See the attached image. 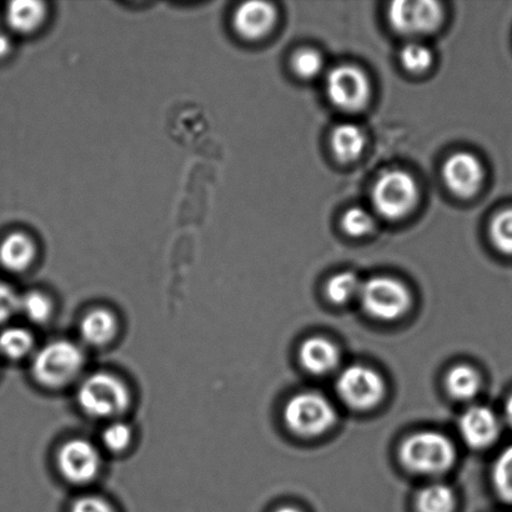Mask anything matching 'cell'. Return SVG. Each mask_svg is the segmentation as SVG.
<instances>
[{"instance_id":"obj_1","label":"cell","mask_w":512,"mask_h":512,"mask_svg":"<svg viewBox=\"0 0 512 512\" xmlns=\"http://www.w3.org/2000/svg\"><path fill=\"white\" fill-rule=\"evenodd\" d=\"M132 390L123 379L107 371L87 376L77 391L79 408L89 418L118 420L132 405Z\"/></svg>"},{"instance_id":"obj_2","label":"cell","mask_w":512,"mask_h":512,"mask_svg":"<svg viewBox=\"0 0 512 512\" xmlns=\"http://www.w3.org/2000/svg\"><path fill=\"white\" fill-rule=\"evenodd\" d=\"M85 354L82 346L74 341H50L34 354L32 375L45 389L59 390L73 384L82 374Z\"/></svg>"},{"instance_id":"obj_3","label":"cell","mask_w":512,"mask_h":512,"mask_svg":"<svg viewBox=\"0 0 512 512\" xmlns=\"http://www.w3.org/2000/svg\"><path fill=\"white\" fill-rule=\"evenodd\" d=\"M455 459L454 444L438 431L415 433L400 448L401 463L416 474H444L454 465Z\"/></svg>"},{"instance_id":"obj_4","label":"cell","mask_w":512,"mask_h":512,"mask_svg":"<svg viewBox=\"0 0 512 512\" xmlns=\"http://www.w3.org/2000/svg\"><path fill=\"white\" fill-rule=\"evenodd\" d=\"M285 424L296 435L314 438L336 423V411L328 398L315 391L293 396L284 409Z\"/></svg>"},{"instance_id":"obj_5","label":"cell","mask_w":512,"mask_h":512,"mask_svg":"<svg viewBox=\"0 0 512 512\" xmlns=\"http://www.w3.org/2000/svg\"><path fill=\"white\" fill-rule=\"evenodd\" d=\"M418 200V184L404 170H386L374 184V208L376 213L386 219L396 220L406 217L418 204Z\"/></svg>"},{"instance_id":"obj_6","label":"cell","mask_w":512,"mask_h":512,"mask_svg":"<svg viewBox=\"0 0 512 512\" xmlns=\"http://www.w3.org/2000/svg\"><path fill=\"white\" fill-rule=\"evenodd\" d=\"M359 296L366 313L384 321L401 318L411 305L408 288L388 276H378L363 283Z\"/></svg>"},{"instance_id":"obj_7","label":"cell","mask_w":512,"mask_h":512,"mask_svg":"<svg viewBox=\"0 0 512 512\" xmlns=\"http://www.w3.org/2000/svg\"><path fill=\"white\" fill-rule=\"evenodd\" d=\"M57 468L69 484L88 485L102 471V453L92 441L83 438L70 439L58 450Z\"/></svg>"},{"instance_id":"obj_8","label":"cell","mask_w":512,"mask_h":512,"mask_svg":"<svg viewBox=\"0 0 512 512\" xmlns=\"http://www.w3.org/2000/svg\"><path fill=\"white\" fill-rule=\"evenodd\" d=\"M336 391L349 408L369 410L383 400L385 383L379 373L363 365H351L340 374Z\"/></svg>"},{"instance_id":"obj_9","label":"cell","mask_w":512,"mask_h":512,"mask_svg":"<svg viewBox=\"0 0 512 512\" xmlns=\"http://www.w3.org/2000/svg\"><path fill=\"white\" fill-rule=\"evenodd\" d=\"M388 17L400 34L425 35L440 27L443 9L433 0H399L390 5Z\"/></svg>"},{"instance_id":"obj_10","label":"cell","mask_w":512,"mask_h":512,"mask_svg":"<svg viewBox=\"0 0 512 512\" xmlns=\"http://www.w3.org/2000/svg\"><path fill=\"white\" fill-rule=\"evenodd\" d=\"M326 92L331 103L345 112H359L370 99L368 77L351 65L334 68L326 78Z\"/></svg>"},{"instance_id":"obj_11","label":"cell","mask_w":512,"mask_h":512,"mask_svg":"<svg viewBox=\"0 0 512 512\" xmlns=\"http://www.w3.org/2000/svg\"><path fill=\"white\" fill-rule=\"evenodd\" d=\"M443 177L450 192L460 198H470L479 192L483 184L484 169L475 155L460 152L446 160Z\"/></svg>"},{"instance_id":"obj_12","label":"cell","mask_w":512,"mask_h":512,"mask_svg":"<svg viewBox=\"0 0 512 512\" xmlns=\"http://www.w3.org/2000/svg\"><path fill=\"white\" fill-rule=\"evenodd\" d=\"M460 434L470 448L485 449L493 445L500 434V421L486 406H471L460 419Z\"/></svg>"},{"instance_id":"obj_13","label":"cell","mask_w":512,"mask_h":512,"mask_svg":"<svg viewBox=\"0 0 512 512\" xmlns=\"http://www.w3.org/2000/svg\"><path fill=\"white\" fill-rule=\"evenodd\" d=\"M276 10L270 3L247 2L239 5L233 15V27L240 37L247 40L264 38L273 29Z\"/></svg>"},{"instance_id":"obj_14","label":"cell","mask_w":512,"mask_h":512,"mask_svg":"<svg viewBox=\"0 0 512 512\" xmlns=\"http://www.w3.org/2000/svg\"><path fill=\"white\" fill-rule=\"evenodd\" d=\"M80 338L92 348H104L113 343L119 333V320L112 310L95 308L80 320Z\"/></svg>"},{"instance_id":"obj_15","label":"cell","mask_w":512,"mask_h":512,"mask_svg":"<svg viewBox=\"0 0 512 512\" xmlns=\"http://www.w3.org/2000/svg\"><path fill=\"white\" fill-rule=\"evenodd\" d=\"M300 363L314 375H325L336 369L340 363L339 349L325 338H310L300 348Z\"/></svg>"},{"instance_id":"obj_16","label":"cell","mask_w":512,"mask_h":512,"mask_svg":"<svg viewBox=\"0 0 512 512\" xmlns=\"http://www.w3.org/2000/svg\"><path fill=\"white\" fill-rule=\"evenodd\" d=\"M37 256V245L25 233L9 234L0 244V264L12 273H22L32 266Z\"/></svg>"},{"instance_id":"obj_17","label":"cell","mask_w":512,"mask_h":512,"mask_svg":"<svg viewBox=\"0 0 512 512\" xmlns=\"http://www.w3.org/2000/svg\"><path fill=\"white\" fill-rule=\"evenodd\" d=\"M47 17V7L35 0H17L8 4L7 22L19 34H32L42 27Z\"/></svg>"},{"instance_id":"obj_18","label":"cell","mask_w":512,"mask_h":512,"mask_svg":"<svg viewBox=\"0 0 512 512\" xmlns=\"http://www.w3.org/2000/svg\"><path fill=\"white\" fill-rule=\"evenodd\" d=\"M364 147L363 130L355 124H340L331 135V148L340 162H354L363 153Z\"/></svg>"},{"instance_id":"obj_19","label":"cell","mask_w":512,"mask_h":512,"mask_svg":"<svg viewBox=\"0 0 512 512\" xmlns=\"http://www.w3.org/2000/svg\"><path fill=\"white\" fill-rule=\"evenodd\" d=\"M480 386V374L469 365L454 366L446 376V388L450 395L461 401L474 399Z\"/></svg>"},{"instance_id":"obj_20","label":"cell","mask_w":512,"mask_h":512,"mask_svg":"<svg viewBox=\"0 0 512 512\" xmlns=\"http://www.w3.org/2000/svg\"><path fill=\"white\" fill-rule=\"evenodd\" d=\"M34 336L24 328H8L0 333V354L10 360L27 358L34 350Z\"/></svg>"},{"instance_id":"obj_21","label":"cell","mask_w":512,"mask_h":512,"mask_svg":"<svg viewBox=\"0 0 512 512\" xmlns=\"http://www.w3.org/2000/svg\"><path fill=\"white\" fill-rule=\"evenodd\" d=\"M455 496L453 490L444 484L426 486L416 499L418 512H453Z\"/></svg>"},{"instance_id":"obj_22","label":"cell","mask_w":512,"mask_h":512,"mask_svg":"<svg viewBox=\"0 0 512 512\" xmlns=\"http://www.w3.org/2000/svg\"><path fill=\"white\" fill-rule=\"evenodd\" d=\"M19 311L34 324H44L52 318V299L43 291L33 290L20 296Z\"/></svg>"},{"instance_id":"obj_23","label":"cell","mask_w":512,"mask_h":512,"mask_svg":"<svg viewBox=\"0 0 512 512\" xmlns=\"http://www.w3.org/2000/svg\"><path fill=\"white\" fill-rule=\"evenodd\" d=\"M361 283L358 275L344 271L333 276L326 284V295L335 304H346L355 296L360 295Z\"/></svg>"},{"instance_id":"obj_24","label":"cell","mask_w":512,"mask_h":512,"mask_svg":"<svg viewBox=\"0 0 512 512\" xmlns=\"http://www.w3.org/2000/svg\"><path fill=\"white\" fill-rule=\"evenodd\" d=\"M134 431L132 426L123 420L109 421L102 433V444L109 453L122 454L132 445Z\"/></svg>"},{"instance_id":"obj_25","label":"cell","mask_w":512,"mask_h":512,"mask_svg":"<svg viewBox=\"0 0 512 512\" xmlns=\"http://www.w3.org/2000/svg\"><path fill=\"white\" fill-rule=\"evenodd\" d=\"M493 484L496 493L506 503H512V446L496 459L493 468Z\"/></svg>"},{"instance_id":"obj_26","label":"cell","mask_w":512,"mask_h":512,"mask_svg":"<svg viewBox=\"0 0 512 512\" xmlns=\"http://www.w3.org/2000/svg\"><path fill=\"white\" fill-rule=\"evenodd\" d=\"M490 238L499 252L512 255V209L495 215L490 225Z\"/></svg>"},{"instance_id":"obj_27","label":"cell","mask_w":512,"mask_h":512,"mask_svg":"<svg viewBox=\"0 0 512 512\" xmlns=\"http://www.w3.org/2000/svg\"><path fill=\"white\" fill-rule=\"evenodd\" d=\"M401 63L409 72L421 73L433 64V53L428 47L421 43L406 44L401 50Z\"/></svg>"},{"instance_id":"obj_28","label":"cell","mask_w":512,"mask_h":512,"mask_svg":"<svg viewBox=\"0 0 512 512\" xmlns=\"http://www.w3.org/2000/svg\"><path fill=\"white\" fill-rule=\"evenodd\" d=\"M343 228L351 237H365V235L373 232L375 228V220L368 210L364 208H351L344 214L341 220Z\"/></svg>"},{"instance_id":"obj_29","label":"cell","mask_w":512,"mask_h":512,"mask_svg":"<svg viewBox=\"0 0 512 512\" xmlns=\"http://www.w3.org/2000/svg\"><path fill=\"white\" fill-rule=\"evenodd\" d=\"M323 68L324 60L315 50L304 49L294 55L293 69L300 78L313 79L318 77Z\"/></svg>"},{"instance_id":"obj_30","label":"cell","mask_w":512,"mask_h":512,"mask_svg":"<svg viewBox=\"0 0 512 512\" xmlns=\"http://www.w3.org/2000/svg\"><path fill=\"white\" fill-rule=\"evenodd\" d=\"M20 295L12 286L0 283V324L7 323L19 311Z\"/></svg>"},{"instance_id":"obj_31","label":"cell","mask_w":512,"mask_h":512,"mask_svg":"<svg viewBox=\"0 0 512 512\" xmlns=\"http://www.w3.org/2000/svg\"><path fill=\"white\" fill-rule=\"evenodd\" d=\"M69 512H118L107 499L98 495L80 496L70 506Z\"/></svg>"},{"instance_id":"obj_32","label":"cell","mask_w":512,"mask_h":512,"mask_svg":"<svg viewBox=\"0 0 512 512\" xmlns=\"http://www.w3.org/2000/svg\"><path fill=\"white\" fill-rule=\"evenodd\" d=\"M12 50V40L9 39L8 35L0 33V59L7 57Z\"/></svg>"},{"instance_id":"obj_33","label":"cell","mask_w":512,"mask_h":512,"mask_svg":"<svg viewBox=\"0 0 512 512\" xmlns=\"http://www.w3.org/2000/svg\"><path fill=\"white\" fill-rule=\"evenodd\" d=\"M505 418H506V421H508L510 428H512V395L510 396L508 401H506Z\"/></svg>"},{"instance_id":"obj_34","label":"cell","mask_w":512,"mask_h":512,"mask_svg":"<svg viewBox=\"0 0 512 512\" xmlns=\"http://www.w3.org/2000/svg\"><path fill=\"white\" fill-rule=\"evenodd\" d=\"M275 512H300L298 509L289 508V506H285V508H281L276 510Z\"/></svg>"}]
</instances>
